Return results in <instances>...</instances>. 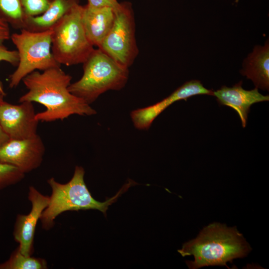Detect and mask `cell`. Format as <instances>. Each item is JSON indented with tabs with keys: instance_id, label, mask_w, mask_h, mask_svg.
<instances>
[{
	"instance_id": "5bb4252c",
	"label": "cell",
	"mask_w": 269,
	"mask_h": 269,
	"mask_svg": "<svg viewBox=\"0 0 269 269\" xmlns=\"http://www.w3.org/2000/svg\"><path fill=\"white\" fill-rule=\"evenodd\" d=\"M242 75L254 83L256 88L269 89V43L255 46L253 52L244 60Z\"/></svg>"
},
{
	"instance_id": "7c38bea8",
	"label": "cell",
	"mask_w": 269,
	"mask_h": 269,
	"mask_svg": "<svg viewBox=\"0 0 269 269\" xmlns=\"http://www.w3.org/2000/svg\"><path fill=\"white\" fill-rule=\"evenodd\" d=\"M240 81L232 87L223 86L220 89L213 91V95L218 103L234 109L238 114L243 128L247 125L248 115L250 107L255 103L269 100V95L261 94L258 88L246 90L242 87Z\"/></svg>"
},
{
	"instance_id": "d4e9b609",
	"label": "cell",
	"mask_w": 269,
	"mask_h": 269,
	"mask_svg": "<svg viewBox=\"0 0 269 269\" xmlns=\"http://www.w3.org/2000/svg\"><path fill=\"white\" fill-rule=\"evenodd\" d=\"M50 0V2H51V1H52L53 0Z\"/></svg>"
},
{
	"instance_id": "52a82bcc",
	"label": "cell",
	"mask_w": 269,
	"mask_h": 269,
	"mask_svg": "<svg viewBox=\"0 0 269 269\" xmlns=\"http://www.w3.org/2000/svg\"><path fill=\"white\" fill-rule=\"evenodd\" d=\"M110 31L98 48L129 68L138 53L135 36V22L131 4L120 3Z\"/></svg>"
},
{
	"instance_id": "603a6c76",
	"label": "cell",
	"mask_w": 269,
	"mask_h": 269,
	"mask_svg": "<svg viewBox=\"0 0 269 269\" xmlns=\"http://www.w3.org/2000/svg\"><path fill=\"white\" fill-rule=\"evenodd\" d=\"M0 94H1L2 95H3V96L5 95V93H4V92L3 91V89L0 88Z\"/></svg>"
},
{
	"instance_id": "5b68a950",
	"label": "cell",
	"mask_w": 269,
	"mask_h": 269,
	"mask_svg": "<svg viewBox=\"0 0 269 269\" xmlns=\"http://www.w3.org/2000/svg\"><path fill=\"white\" fill-rule=\"evenodd\" d=\"M83 8L76 3L52 28L51 51L60 65L84 63L94 50L82 24Z\"/></svg>"
},
{
	"instance_id": "8fae6325",
	"label": "cell",
	"mask_w": 269,
	"mask_h": 269,
	"mask_svg": "<svg viewBox=\"0 0 269 269\" xmlns=\"http://www.w3.org/2000/svg\"><path fill=\"white\" fill-rule=\"evenodd\" d=\"M198 95L213 96V91L205 88L199 80L186 82L161 101L132 111V121L137 129L147 130L155 119L173 103L181 100L187 101L189 98Z\"/></svg>"
},
{
	"instance_id": "7402d4cb",
	"label": "cell",
	"mask_w": 269,
	"mask_h": 269,
	"mask_svg": "<svg viewBox=\"0 0 269 269\" xmlns=\"http://www.w3.org/2000/svg\"><path fill=\"white\" fill-rule=\"evenodd\" d=\"M9 138L6 134L3 131L0 125V147L6 143Z\"/></svg>"
},
{
	"instance_id": "9a60e30c",
	"label": "cell",
	"mask_w": 269,
	"mask_h": 269,
	"mask_svg": "<svg viewBox=\"0 0 269 269\" xmlns=\"http://www.w3.org/2000/svg\"><path fill=\"white\" fill-rule=\"evenodd\" d=\"M78 0H53L41 14L27 17L24 29L40 32L52 29Z\"/></svg>"
},
{
	"instance_id": "ffe728a7",
	"label": "cell",
	"mask_w": 269,
	"mask_h": 269,
	"mask_svg": "<svg viewBox=\"0 0 269 269\" xmlns=\"http://www.w3.org/2000/svg\"><path fill=\"white\" fill-rule=\"evenodd\" d=\"M24 11L28 16H35L43 13L49 7V0H21Z\"/></svg>"
},
{
	"instance_id": "d6986e66",
	"label": "cell",
	"mask_w": 269,
	"mask_h": 269,
	"mask_svg": "<svg viewBox=\"0 0 269 269\" xmlns=\"http://www.w3.org/2000/svg\"><path fill=\"white\" fill-rule=\"evenodd\" d=\"M24 175L15 166L0 162V190L20 182Z\"/></svg>"
},
{
	"instance_id": "6da1fadb",
	"label": "cell",
	"mask_w": 269,
	"mask_h": 269,
	"mask_svg": "<svg viewBox=\"0 0 269 269\" xmlns=\"http://www.w3.org/2000/svg\"><path fill=\"white\" fill-rule=\"evenodd\" d=\"M71 80L72 77L60 66L41 72L34 71L22 79L28 91L19 98L18 102L43 105L46 110L35 115V119L39 122L63 120L73 115H95L96 110L89 104L69 91Z\"/></svg>"
},
{
	"instance_id": "4fadbf2b",
	"label": "cell",
	"mask_w": 269,
	"mask_h": 269,
	"mask_svg": "<svg viewBox=\"0 0 269 269\" xmlns=\"http://www.w3.org/2000/svg\"><path fill=\"white\" fill-rule=\"evenodd\" d=\"M115 18V10L112 7L83 6L82 24L87 38L94 46H100L112 28Z\"/></svg>"
},
{
	"instance_id": "44dd1931",
	"label": "cell",
	"mask_w": 269,
	"mask_h": 269,
	"mask_svg": "<svg viewBox=\"0 0 269 269\" xmlns=\"http://www.w3.org/2000/svg\"><path fill=\"white\" fill-rule=\"evenodd\" d=\"M88 5L96 7L108 6L116 9L120 3L117 0H87Z\"/></svg>"
},
{
	"instance_id": "cb8c5ba5",
	"label": "cell",
	"mask_w": 269,
	"mask_h": 269,
	"mask_svg": "<svg viewBox=\"0 0 269 269\" xmlns=\"http://www.w3.org/2000/svg\"><path fill=\"white\" fill-rule=\"evenodd\" d=\"M3 95L0 94V101L3 100Z\"/></svg>"
},
{
	"instance_id": "277c9868",
	"label": "cell",
	"mask_w": 269,
	"mask_h": 269,
	"mask_svg": "<svg viewBox=\"0 0 269 269\" xmlns=\"http://www.w3.org/2000/svg\"><path fill=\"white\" fill-rule=\"evenodd\" d=\"M129 78L128 68L101 49H95L83 63V74L68 87L73 95L90 105L104 93L123 88Z\"/></svg>"
},
{
	"instance_id": "8992f818",
	"label": "cell",
	"mask_w": 269,
	"mask_h": 269,
	"mask_svg": "<svg viewBox=\"0 0 269 269\" xmlns=\"http://www.w3.org/2000/svg\"><path fill=\"white\" fill-rule=\"evenodd\" d=\"M52 29L34 32L23 28L10 35L18 56L17 68L9 77L10 88L17 87L25 76L34 71L60 66L52 53Z\"/></svg>"
},
{
	"instance_id": "ba28073f",
	"label": "cell",
	"mask_w": 269,
	"mask_h": 269,
	"mask_svg": "<svg viewBox=\"0 0 269 269\" xmlns=\"http://www.w3.org/2000/svg\"><path fill=\"white\" fill-rule=\"evenodd\" d=\"M45 150L38 134L26 139H9L0 147V162L15 166L25 174L40 166Z\"/></svg>"
},
{
	"instance_id": "ac0fdd59",
	"label": "cell",
	"mask_w": 269,
	"mask_h": 269,
	"mask_svg": "<svg viewBox=\"0 0 269 269\" xmlns=\"http://www.w3.org/2000/svg\"><path fill=\"white\" fill-rule=\"evenodd\" d=\"M9 25L0 18V62H7L17 66L18 62V53L16 50H9L4 42L10 38ZM0 88L3 89L0 83Z\"/></svg>"
},
{
	"instance_id": "2e32d148",
	"label": "cell",
	"mask_w": 269,
	"mask_h": 269,
	"mask_svg": "<svg viewBox=\"0 0 269 269\" xmlns=\"http://www.w3.org/2000/svg\"><path fill=\"white\" fill-rule=\"evenodd\" d=\"M0 18L13 28H24L27 16L21 0H0Z\"/></svg>"
},
{
	"instance_id": "e0dca14e",
	"label": "cell",
	"mask_w": 269,
	"mask_h": 269,
	"mask_svg": "<svg viewBox=\"0 0 269 269\" xmlns=\"http://www.w3.org/2000/svg\"><path fill=\"white\" fill-rule=\"evenodd\" d=\"M46 260L25 256L20 251L18 246L11 253L9 258L0 263V269H46Z\"/></svg>"
},
{
	"instance_id": "7a4b0ae2",
	"label": "cell",
	"mask_w": 269,
	"mask_h": 269,
	"mask_svg": "<svg viewBox=\"0 0 269 269\" xmlns=\"http://www.w3.org/2000/svg\"><path fill=\"white\" fill-rule=\"evenodd\" d=\"M251 250L236 227L214 223L203 229L196 239L183 244L178 252L183 257L193 255L194 261L186 263L189 268L196 269L215 265L228 268V262L244 257Z\"/></svg>"
},
{
	"instance_id": "30bf717a",
	"label": "cell",
	"mask_w": 269,
	"mask_h": 269,
	"mask_svg": "<svg viewBox=\"0 0 269 269\" xmlns=\"http://www.w3.org/2000/svg\"><path fill=\"white\" fill-rule=\"evenodd\" d=\"M28 199L31 209L27 214H18L13 232L14 240L19 244L20 252L31 256L34 252V239L36 225L48 205L49 196L42 194L34 186L29 187Z\"/></svg>"
},
{
	"instance_id": "9c48e42d",
	"label": "cell",
	"mask_w": 269,
	"mask_h": 269,
	"mask_svg": "<svg viewBox=\"0 0 269 269\" xmlns=\"http://www.w3.org/2000/svg\"><path fill=\"white\" fill-rule=\"evenodd\" d=\"M12 105L0 101V125L9 139H22L36 135L39 121L32 102Z\"/></svg>"
},
{
	"instance_id": "484cf974",
	"label": "cell",
	"mask_w": 269,
	"mask_h": 269,
	"mask_svg": "<svg viewBox=\"0 0 269 269\" xmlns=\"http://www.w3.org/2000/svg\"><path fill=\"white\" fill-rule=\"evenodd\" d=\"M238 0H236V2H237Z\"/></svg>"
},
{
	"instance_id": "3957f363",
	"label": "cell",
	"mask_w": 269,
	"mask_h": 269,
	"mask_svg": "<svg viewBox=\"0 0 269 269\" xmlns=\"http://www.w3.org/2000/svg\"><path fill=\"white\" fill-rule=\"evenodd\" d=\"M84 175L83 167L76 166L72 178L66 183H60L53 177L47 180L52 193L48 205L40 218L43 229H51L56 217L68 211L94 209L106 215L109 206L116 202L132 184L131 182L126 184L116 195L102 202L92 197L84 181Z\"/></svg>"
}]
</instances>
